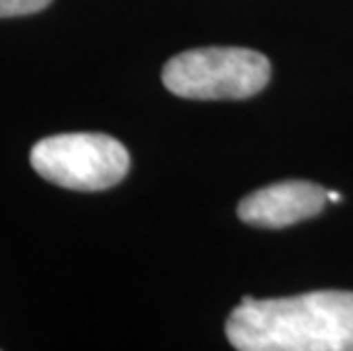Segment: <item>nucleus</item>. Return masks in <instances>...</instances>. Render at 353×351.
<instances>
[{
  "label": "nucleus",
  "instance_id": "nucleus-1",
  "mask_svg": "<svg viewBox=\"0 0 353 351\" xmlns=\"http://www.w3.org/2000/svg\"><path fill=\"white\" fill-rule=\"evenodd\" d=\"M226 335L239 351H353V292L246 297L230 312Z\"/></svg>",
  "mask_w": 353,
  "mask_h": 351
},
{
  "label": "nucleus",
  "instance_id": "nucleus-2",
  "mask_svg": "<svg viewBox=\"0 0 353 351\" xmlns=\"http://www.w3.org/2000/svg\"><path fill=\"white\" fill-rule=\"evenodd\" d=\"M269 78V59L251 48L185 50L162 69L164 87L192 101H244L260 94Z\"/></svg>",
  "mask_w": 353,
  "mask_h": 351
},
{
  "label": "nucleus",
  "instance_id": "nucleus-3",
  "mask_svg": "<svg viewBox=\"0 0 353 351\" xmlns=\"http://www.w3.org/2000/svg\"><path fill=\"white\" fill-rule=\"evenodd\" d=\"M30 164L43 181L76 192H103L130 171V153L119 139L101 132H66L39 139Z\"/></svg>",
  "mask_w": 353,
  "mask_h": 351
},
{
  "label": "nucleus",
  "instance_id": "nucleus-4",
  "mask_svg": "<svg viewBox=\"0 0 353 351\" xmlns=\"http://www.w3.org/2000/svg\"><path fill=\"white\" fill-rule=\"evenodd\" d=\"M328 192L307 181H283L239 201V219L255 228H288L324 210Z\"/></svg>",
  "mask_w": 353,
  "mask_h": 351
},
{
  "label": "nucleus",
  "instance_id": "nucleus-5",
  "mask_svg": "<svg viewBox=\"0 0 353 351\" xmlns=\"http://www.w3.org/2000/svg\"><path fill=\"white\" fill-rule=\"evenodd\" d=\"M52 3V0H0V19L14 17H30L37 14Z\"/></svg>",
  "mask_w": 353,
  "mask_h": 351
},
{
  "label": "nucleus",
  "instance_id": "nucleus-6",
  "mask_svg": "<svg viewBox=\"0 0 353 351\" xmlns=\"http://www.w3.org/2000/svg\"><path fill=\"white\" fill-rule=\"evenodd\" d=\"M328 201H335V203H340V201H342V194H337V192H328Z\"/></svg>",
  "mask_w": 353,
  "mask_h": 351
}]
</instances>
